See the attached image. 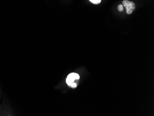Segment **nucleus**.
<instances>
[{"label":"nucleus","instance_id":"1","mask_svg":"<svg viewBox=\"0 0 154 116\" xmlns=\"http://www.w3.org/2000/svg\"><path fill=\"white\" fill-rule=\"evenodd\" d=\"M123 4L126 9V12L128 14H131L135 10L136 6L135 3L133 1H129L128 0H124L123 1Z\"/></svg>","mask_w":154,"mask_h":116},{"label":"nucleus","instance_id":"2","mask_svg":"<svg viewBox=\"0 0 154 116\" xmlns=\"http://www.w3.org/2000/svg\"><path fill=\"white\" fill-rule=\"evenodd\" d=\"M79 79V75L77 74L73 73L70 74L68 75V77L66 79V83L69 86L72 84V83L74 82L75 79Z\"/></svg>","mask_w":154,"mask_h":116},{"label":"nucleus","instance_id":"3","mask_svg":"<svg viewBox=\"0 0 154 116\" xmlns=\"http://www.w3.org/2000/svg\"><path fill=\"white\" fill-rule=\"evenodd\" d=\"M91 3L94 4H98L101 2V0H89Z\"/></svg>","mask_w":154,"mask_h":116},{"label":"nucleus","instance_id":"4","mask_svg":"<svg viewBox=\"0 0 154 116\" xmlns=\"http://www.w3.org/2000/svg\"><path fill=\"white\" fill-rule=\"evenodd\" d=\"M118 9L120 12H122L124 10L123 6L122 4H120L118 6Z\"/></svg>","mask_w":154,"mask_h":116},{"label":"nucleus","instance_id":"5","mask_svg":"<svg viewBox=\"0 0 154 116\" xmlns=\"http://www.w3.org/2000/svg\"><path fill=\"white\" fill-rule=\"evenodd\" d=\"M69 86L72 87V88H75V87H77V84L73 82Z\"/></svg>","mask_w":154,"mask_h":116}]
</instances>
